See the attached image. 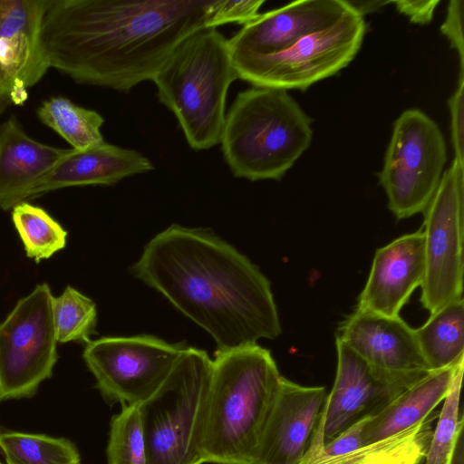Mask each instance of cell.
<instances>
[{"instance_id":"obj_19","label":"cell","mask_w":464,"mask_h":464,"mask_svg":"<svg viewBox=\"0 0 464 464\" xmlns=\"http://www.w3.org/2000/svg\"><path fill=\"white\" fill-rule=\"evenodd\" d=\"M29 137L15 117L0 125V208L13 209L29 198L37 182L68 152Z\"/></svg>"},{"instance_id":"obj_17","label":"cell","mask_w":464,"mask_h":464,"mask_svg":"<svg viewBox=\"0 0 464 464\" xmlns=\"http://www.w3.org/2000/svg\"><path fill=\"white\" fill-rule=\"evenodd\" d=\"M424 275L422 231L403 235L376 250L357 308L398 316Z\"/></svg>"},{"instance_id":"obj_15","label":"cell","mask_w":464,"mask_h":464,"mask_svg":"<svg viewBox=\"0 0 464 464\" xmlns=\"http://www.w3.org/2000/svg\"><path fill=\"white\" fill-rule=\"evenodd\" d=\"M336 338L383 372L420 378L430 372L415 330L400 315L387 316L357 308L343 322Z\"/></svg>"},{"instance_id":"obj_3","label":"cell","mask_w":464,"mask_h":464,"mask_svg":"<svg viewBox=\"0 0 464 464\" xmlns=\"http://www.w3.org/2000/svg\"><path fill=\"white\" fill-rule=\"evenodd\" d=\"M282 375L257 343L217 350L202 451L205 463L253 464Z\"/></svg>"},{"instance_id":"obj_26","label":"cell","mask_w":464,"mask_h":464,"mask_svg":"<svg viewBox=\"0 0 464 464\" xmlns=\"http://www.w3.org/2000/svg\"><path fill=\"white\" fill-rule=\"evenodd\" d=\"M106 455L108 464H148L140 404L121 405L111 417Z\"/></svg>"},{"instance_id":"obj_5","label":"cell","mask_w":464,"mask_h":464,"mask_svg":"<svg viewBox=\"0 0 464 464\" xmlns=\"http://www.w3.org/2000/svg\"><path fill=\"white\" fill-rule=\"evenodd\" d=\"M236 79L228 39L217 28H203L177 45L151 81L189 147L203 150L219 143L227 93Z\"/></svg>"},{"instance_id":"obj_4","label":"cell","mask_w":464,"mask_h":464,"mask_svg":"<svg viewBox=\"0 0 464 464\" xmlns=\"http://www.w3.org/2000/svg\"><path fill=\"white\" fill-rule=\"evenodd\" d=\"M313 140L312 120L287 91L252 87L238 92L219 143L236 178L279 180Z\"/></svg>"},{"instance_id":"obj_7","label":"cell","mask_w":464,"mask_h":464,"mask_svg":"<svg viewBox=\"0 0 464 464\" xmlns=\"http://www.w3.org/2000/svg\"><path fill=\"white\" fill-rule=\"evenodd\" d=\"M366 32L362 16L350 10L331 26L274 54L231 53L237 78L256 87L304 91L347 66Z\"/></svg>"},{"instance_id":"obj_9","label":"cell","mask_w":464,"mask_h":464,"mask_svg":"<svg viewBox=\"0 0 464 464\" xmlns=\"http://www.w3.org/2000/svg\"><path fill=\"white\" fill-rule=\"evenodd\" d=\"M46 283L20 299L0 324V402L31 398L57 362L52 300Z\"/></svg>"},{"instance_id":"obj_22","label":"cell","mask_w":464,"mask_h":464,"mask_svg":"<svg viewBox=\"0 0 464 464\" xmlns=\"http://www.w3.org/2000/svg\"><path fill=\"white\" fill-rule=\"evenodd\" d=\"M39 120L62 136L74 150H86L105 140L104 122L97 111L76 105L65 97H52L37 109Z\"/></svg>"},{"instance_id":"obj_1","label":"cell","mask_w":464,"mask_h":464,"mask_svg":"<svg viewBox=\"0 0 464 464\" xmlns=\"http://www.w3.org/2000/svg\"><path fill=\"white\" fill-rule=\"evenodd\" d=\"M212 0H48L42 42L50 68L128 92L177 45L208 28Z\"/></svg>"},{"instance_id":"obj_35","label":"cell","mask_w":464,"mask_h":464,"mask_svg":"<svg viewBox=\"0 0 464 464\" xmlns=\"http://www.w3.org/2000/svg\"><path fill=\"white\" fill-rule=\"evenodd\" d=\"M463 428L464 424L459 427L443 464H464Z\"/></svg>"},{"instance_id":"obj_20","label":"cell","mask_w":464,"mask_h":464,"mask_svg":"<svg viewBox=\"0 0 464 464\" xmlns=\"http://www.w3.org/2000/svg\"><path fill=\"white\" fill-rule=\"evenodd\" d=\"M458 363L430 371L386 402L366 425L363 446L396 435L432 414L444 400Z\"/></svg>"},{"instance_id":"obj_30","label":"cell","mask_w":464,"mask_h":464,"mask_svg":"<svg viewBox=\"0 0 464 464\" xmlns=\"http://www.w3.org/2000/svg\"><path fill=\"white\" fill-rule=\"evenodd\" d=\"M375 413V412H374ZM374 413L362 416L330 441L324 443L317 457H331L345 454L363 447L362 434Z\"/></svg>"},{"instance_id":"obj_8","label":"cell","mask_w":464,"mask_h":464,"mask_svg":"<svg viewBox=\"0 0 464 464\" xmlns=\"http://www.w3.org/2000/svg\"><path fill=\"white\" fill-rule=\"evenodd\" d=\"M447 160L444 137L423 111H404L395 121L379 173L388 208L398 219L424 212Z\"/></svg>"},{"instance_id":"obj_13","label":"cell","mask_w":464,"mask_h":464,"mask_svg":"<svg viewBox=\"0 0 464 464\" xmlns=\"http://www.w3.org/2000/svg\"><path fill=\"white\" fill-rule=\"evenodd\" d=\"M337 371L324 404V440L330 441L349 425L380 410L420 378L383 372L336 338Z\"/></svg>"},{"instance_id":"obj_2","label":"cell","mask_w":464,"mask_h":464,"mask_svg":"<svg viewBox=\"0 0 464 464\" xmlns=\"http://www.w3.org/2000/svg\"><path fill=\"white\" fill-rule=\"evenodd\" d=\"M130 271L208 333L218 350L282 333L269 280L209 228L169 226L147 243Z\"/></svg>"},{"instance_id":"obj_37","label":"cell","mask_w":464,"mask_h":464,"mask_svg":"<svg viewBox=\"0 0 464 464\" xmlns=\"http://www.w3.org/2000/svg\"><path fill=\"white\" fill-rule=\"evenodd\" d=\"M10 104L9 101L0 94V114L5 111V109Z\"/></svg>"},{"instance_id":"obj_23","label":"cell","mask_w":464,"mask_h":464,"mask_svg":"<svg viewBox=\"0 0 464 464\" xmlns=\"http://www.w3.org/2000/svg\"><path fill=\"white\" fill-rule=\"evenodd\" d=\"M0 451L6 464H81L74 443L44 434L0 431Z\"/></svg>"},{"instance_id":"obj_11","label":"cell","mask_w":464,"mask_h":464,"mask_svg":"<svg viewBox=\"0 0 464 464\" xmlns=\"http://www.w3.org/2000/svg\"><path fill=\"white\" fill-rule=\"evenodd\" d=\"M423 213L420 302L432 314L463 298L464 163L453 160Z\"/></svg>"},{"instance_id":"obj_21","label":"cell","mask_w":464,"mask_h":464,"mask_svg":"<svg viewBox=\"0 0 464 464\" xmlns=\"http://www.w3.org/2000/svg\"><path fill=\"white\" fill-rule=\"evenodd\" d=\"M420 352L430 371L455 365L464 358V301L454 300L430 314L414 329Z\"/></svg>"},{"instance_id":"obj_18","label":"cell","mask_w":464,"mask_h":464,"mask_svg":"<svg viewBox=\"0 0 464 464\" xmlns=\"http://www.w3.org/2000/svg\"><path fill=\"white\" fill-rule=\"evenodd\" d=\"M154 169L149 158L140 151L106 141L86 150L69 152L35 185L29 198L74 186H112L121 179Z\"/></svg>"},{"instance_id":"obj_24","label":"cell","mask_w":464,"mask_h":464,"mask_svg":"<svg viewBox=\"0 0 464 464\" xmlns=\"http://www.w3.org/2000/svg\"><path fill=\"white\" fill-rule=\"evenodd\" d=\"M14 225L28 257L39 262L66 246L67 232L44 209L22 202L12 209Z\"/></svg>"},{"instance_id":"obj_28","label":"cell","mask_w":464,"mask_h":464,"mask_svg":"<svg viewBox=\"0 0 464 464\" xmlns=\"http://www.w3.org/2000/svg\"><path fill=\"white\" fill-rule=\"evenodd\" d=\"M463 362L464 358L459 362L451 384L443 400L442 410L435 430L432 431L425 456V464L444 463L459 427L464 424L463 415L459 417Z\"/></svg>"},{"instance_id":"obj_31","label":"cell","mask_w":464,"mask_h":464,"mask_svg":"<svg viewBox=\"0 0 464 464\" xmlns=\"http://www.w3.org/2000/svg\"><path fill=\"white\" fill-rule=\"evenodd\" d=\"M449 107L454 159L464 163V72H459L458 87L449 100Z\"/></svg>"},{"instance_id":"obj_38","label":"cell","mask_w":464,"mask_h":464,"mask_svg":"<svg viewBox=\"0 0 464 464\" xmlns=\"http://www.w3.org/2000/svg\"><path fill=\"white\" fill-rule=\"evenodd\" d=\"M0 464H3V463L0 461Z\"/></svg>"},{"instance_id":"obj_12","label":"cell","mask_w":464,"mask_h":464,"mask_svg":"<svg viewBox=\"0 0 464 464\" xmlns=\"http://www.w3.org/2000/svg\"><path fill=\"white\" fill-rule=\"evenodd\" d=\"M48 0H0V94L24 105L50 68L43 42Z\"/></svg>"},{"instance_id":"obj_27","label":"cell","mask_w":464,"mask_h":464,"mask_svg":"<svg viewBox=\"0 0 464 464\" xmlns=\"http://www.w3.org/2000/svg\"><path fill=\"white\" fill-rule=\"evenodd\" d=\"M434 418L432 413L418 424L391 437L363 464H420L431 439Z\"/></svg>"},{"instance_id":"obj_34","label":"cell","mask_w":464,"mask_h":464,"mask_svg":"<svg viewBox=\"0 0 464 464\" xmlns=\"http://www.w3.org/2000/svg\"><path fill=\"white\" fill-rule=\"evenodd\" d=\"M390 438L363 446L356 450L345 454L331 457H315L307 464H363L366 459L373 451L384 445L390 440Z\"/></svg>"},{"instance_id":"obj_16","label":"cell","mask_w":464,"mask_h":464,"mask_svg":"<svg viewBox=\"0 0 464 464\" xmlns=\"http://www.w3.org/2000/svg\"><path fill=\"white\" fill-rule=\"evenodd\" d=\"M349 10L345 0H304L259 14L228 39L231 53H281L331 26Z\"/></svg>"},{"instance_id":"obj_32","label":"cell","mask_w":464,"mask_h":464,"mask_svg":"<svg viewBox=\"0 0 464 464\" xmlns=\"http://www.w3.org/2000/svg\"><path fill=\"white\" fill-rule=\"evenodd\" d=\"M463 5L462 0H450L447 6L445 20L440 25V32L459 54V72H464Z\"/></svg>"},{"instance_id":"obj_29","label":"cell","mask_w":464,"mask_h":464,"mask_svg":"<svg viewBox=\"0 0 464 464\" xmlns=\"http://www.w3.org/2000/svg\"><path fill=\"white\" fill-rule=\"evenodd\" d=\"M265 0H212L208 18V28L226 24H246L258 16Z\"/></svg>"},{"instance_id":"obj_10","label":"cell","mask_w":464,"mask_h":464,"mask_svg":"<svg viewBox=\"0 0 464 464\" xmlns=\"http://www.w3.org/2000/svg\"><path fill=\"white\" fill-rule=\"evenodd\" d=\"M186 347L150 334L104 336L86 343L82 358L105 401L133 405L159 390Z\"/></svg>"},{"instance_id":"obj_6","label":"cell","mask_w":464,"mask_h":464,"mask_svg":"<svg viewBox=\"0 0 464 464\" xmlns=\"http://www.w3.org/2000/svg\"><path fill=\"white\" fill-rule=\"evenodd\" d=\"M212 371L204 350L188 347L140 404L148 464H203V430Z\"/></svg>"},{"instance_id":"obj_25","label":"cell","mask_w":464,"mask_h":464,"mask_svg":"<svg viewBox=\"0 0 464 464\" xmlns=\"http://www.w3.org/2000/svg\"><path fill=\"white\" fill-rule=\"evenodd\" d=\"M52 313L58 343H88L95 334L97 309L95 303L75 288L67 286L58 297H53Z\"/></svg>"},{"instance_id":"obj_14","label":"cell","mask_w":464,"mask_h":464,"mask_svg":"<svg viewBox=\"0 0 464 464\" xmlns=\"http://www.w3.org/2000/svg\"><path fill=\"white\" fill-rule=\"evenodd\" d=\"M326 395L282 376L253 464H305Z\"/></svg>"},{"instance_id":"obj_33","label":"cell","mask_w":464,"mask_h":464,"mask_svg":"<svg viewBox=\"0 0 464 464\" xmlns=\"http://www.w3.org/2000/svg\"><path fill=\"white\" fill-rule=\"evenodd\" d=\"M396 10L417 24L430 23L439 0H397L392 1Z\"/></svg>"},{"instance_id":"obj_36","label":"cell","mask_w":464,"mask_h":464,"mask_svg":"<svg viewBox=\"0 0 464 464\" xmlns=\"http://www.w3.org/2000/svg\"><path fill=\"white\" fill-rule=\"evenodd\" d=\"M349 6L359 15L364 16L365 14L374 13L387 5H390L392 1H381V0H345Z\"/></svg>"}]
</instances>
